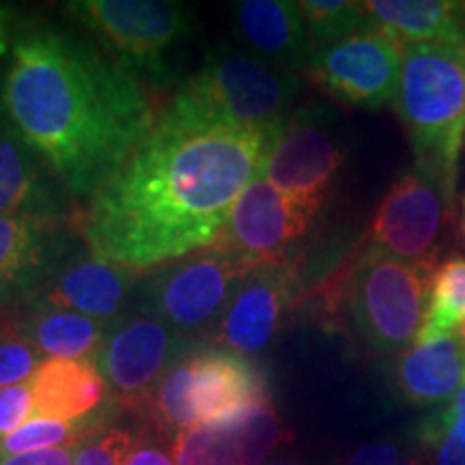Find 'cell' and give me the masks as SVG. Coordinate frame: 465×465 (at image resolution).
<instances>
[{
  "mask_svg": "<svg viewBox=\"0 0 465 465\" xmlns=\"http://www.w3.org/2000/svg\"><path fill=\"white\" fill-rule=\"evenodd\" d=\"M35 418L75 422L113 405L114 392L91 360L48 358L31 380Z\"/></svg>",
  "mask_w": 465,
  "mask_h": 465,
  "instance_id": "21",
  "label": "cell"
},
{
  "mask_svg": "<svg viewBox=\"0 0 465 465\" xmlns=\"http://www.w3.org/2000/svg\"><path fill=\"white\" fill-rule=\"evenodd\" d=\"M270 401V383L252 360L220 345H201L162 377L141 411L155 431L173 438Z\"/></svg>",
  "mask_w": 465,
  "mask_h": 465,
  "instance_id": "5",
  "label": "cell"
},
{
  "mask_svg": "<svg viewBox=\"0 0 465 465\" xmlns=\"http://www.w3.org/2000/svg\"><path fill=\"white\" fill-rule=\"evenodd\" d=\"M232 28L250 54L282 69H304L312 45L298 3L243 0L231 5Z\"/></svg>",
  "mask_w": 465,
  "mask_h": 465,
  "instance_id": "20",
  "label": "cell"
},
{
  "mask_svg": "<svg viewBox=\"0 0 465 465\" xmlns=\"http://www.w3.org/2000/svg\"><path fill=\"white\" fill-rule=\"evenodd\" d=\"M465 383V345L459 332L418 334L397 353L391 369L392 392L407 405H446Z\"/></svg>",
  "mask_w": 465,
  "mask_h": 465,
  "instance_id": "18",
  "label": "cell"
},
{
  "mask_svg": "<svg viewBox=\"0 0 465 465\" xmlns=\"http://www.w3.org/2000/svg\"><path fill=\"white\" fill-rule=\"evenodd\" d=\"M373 25L401 45L465 44V3L459 0H369Z\"/></svg>",
  "mask_w": 465,
  "mask_h": 465,
  "instance_id": "22",
  "label": "cell"
},
{
  "mask_svg": "<svg viewBox=\"0 0 465 465\" xmlns=\"http://www.w3.org/2000/svg\"><path fill=\"white\" fill-rule=\"evenodd\" d=\"M394 465H429V461H427V457H424L422 452L418 450V452H414V455H411V452H410V455L401 457Z\"/></svg>",
  "mask_w": 465,
  "mask_h": 465,
  "instance_id": "33",
  "label": "cell"
},
{
  "mask_svg": "<svg viewBox=\"0 0 465 465\" xmlns=\"http://www.w3.org/2000/svg\"><path fill=\"white\" fill-rule=\"evenodd\" d=\"M433 263L358 254L342 276L351 336L371 356H397L420 332Z\"/></svg>",
  "mask_w": 465,
  "mask_h": 465,
  "instance_id": "6",
  "label": "cell"
},
{
  "mask_svg": "<svg viewBox=\"0 0 465 465\" xmlns=\"http://www.w3.org/2000/svg\"><path fill=\"white\" fill-rule=\"evenodd\" d=\"M35 418V397L31 381L0 391V440L7 438Z\"/></svg>",
  "mask_w": 465,
  "mask_h": 465,
  "instance_id": "28",
  "label": "cell"
},
{
  "mask_svg": "<svg viewBox=\"0 0 465 465\" xmlns=\"http://www.w3.org/2000/svg\"><path fill=\"white\" fill-rule=\"evenodd\" d=\"M401 65L403 45L373 26L312 50L304 72L308 80L334 102L377 110L394 102Z\"/></svg>",
  "mask_w": 465,
  "mask_h": 465,
  "instance_id": "12",
  "label": "cell"
},
{
  "mask_svg": "<svg viewBox=\"0 0 465 465\" xmlns=\"http://www.w3.org/2000/svg\"><path fill=\"white\" fill-rule=\"evenodd\" d=\"M72 252L65 224L0 216V306L28 304Z\"/></svg>",
  "mask_w": 465,
  "mask_h": 465,
  "instance_id": "17",
  "label": "cell"
},
{
  "mask_svg": "<svg viewBox=\"0 0 465 465\" xmlns=\"http://www.w3.org/2000/svg\"><path fill=\"white\" fill-rule=\"evenodd\" d=\"M63 9L127 72L155 84L173 78L171 58L194 31V14L183 3L72 0Z\"/></svg>",
  "mask_w": 465,
  "mask_h": 465,
  "instance_id": "7",
  "label": "cell"
},
{
  "mask_svg": "<svg viewBox=\"0 0 465 465\" xmlns=\"http://www.w3.org/2000/svg\"><path fill=\"white\" fill-rule=\"evenodd\" d=\"M463 232H465V199H463Z\"/></svg>",
  "mask_w": 465,
  "mask_h": 465,
  "instance_id": "36",
  "label": "cell"
},
{
  "mask_svg": "<svg viewBox=\"0 0 465 465\" xmlns=\"http://www.w3.org/2000/svg\"><path fill=\"white\" fill-rule=\"evenodd\" d=\"M201 345L203 342L188 339L162 319L136 311L110 323L106 341L93 364L119 403L141 411L162 377L185 353Z\"/></svg>",
  "mask_w": 465,
  "mask_h": 465,
  "instance_id": "11",
  "label": "cell"
},
{
  "mask_svg": "<svg viewBox=\"0 0 465 465\" xmlns=\"http://www.w3.org/2000/svg\"><path fill=\"white\" fill-rule=\"evenodd\" d=\"M317 213V209L291 199L259 177L237 199L226 229L213 246L252 270L282 263L311 231Z\"/></svg>",
  "mask_w": 465,
  "mask_h": 465,
  "instance_id": "13",
  "label": "cell"
},
{
  "mask_svg": "<svg viewBox=\"0 0 465 465\" xmlns=\"http://www.w3.org/2000/svg\"><path fill=\"white\" fill-rule=\"evenodd\" d=\"M14 328L45 360H91L93 362L106 341L110 323L63 308L28 306L26 315L15 322Z\"/></svg>",
  "mask_w": 465,
  "mask_h": 465,
  "instance_id": "23",
  "label": "cell"
},
{
  "mask_svg": "<svg viewBox=\"0 0 465 465\" xmlns=\"http://www.w3.org/2000/svg\"><path fill=\"white\" fill-rule=\"evenodd\" d=\"M291 431L274 403L177 431L168 441L174 465H265Z\"/></svg>",
  "mask_w": 465,
  "mask_h": 465,
  "instance_id": "14",
  "label": "cell"
},
{
  "mask_svg": "<svg viewBox=\"0 0 465 465\" xmlns=\"http://www.w3.org/2000/svg\"><path fill=\"white\" fill-rule=\"evenodd\" d=\"M265 465H308L304 461H295V459H278V461H270Z\"/></svg>",
  "mask_w": 465,
  "mask_h": 465,
  "instance_id": "34",
  "label": "cell"
},
{
  "mask_svg": "<svg viewBox=\"0 0 465 465\" xmlns=\"http://www.w3.org/2000/svg\"><path fill=\"white\" fill-rule=\"evenodd\" d=\"M401 459L399 440H380L360 446L341 465H394Z\"/></svg>",
  "mask_w": 465,
  "mask_h": 465,
  "instance_id": "30",
  "label": "cell"
},
{
  "mask_svg": "<svg viewBox=\"0 0 465 465\" xmlns=\"http://www.w3.org/2000/svg\"><path fill=\"white\" fill-rule=\"evenodd\" d=\"M300 11L311 39L312 50L336 44L351 35L373 28V20L366 14L364 3L347 0H302Z\"/></svg>",
  "mask_w": 465,
  "mask_h": 465,
  "instance_id": "25",
  "label": "cell"
},
{
  "mask_svg": "<svg viewBox=\"0 0 465 465\" xmlns=\"http://www.w3.org/2000/svg\"><path fill=\"white\" fill-rule=\"evenodd\" d=\"M0 216L65 224V192L26 147L5 119H0Z\"/></svg>",
  "mask_w": 465,
  "mask_h": 465,
  "instance_id": "19",
  "label": "cell"
},
{
  "mask_svg": "<svg viewBox=\"0 0 465 465\" xmlns=\"http://www.w3.org/2000/svg\"><path fill=\"white\" fill-rule=\"evenodd\" d=\"M300 93L295 72L224 45L183 80L160 119L192 130H272L287 124Z\"/></svg>",
  "mask_w": 465,
  "mask_h": 465,
  "instance_id": "3",
  "label": "cell"
},
{
  "mask_svg": "<svg viewBox=\"0 0 465 465\" xmlns=\"http://www.w3.org/2000/svg\"><path fill=\"white\" fill-rule=\"evenodd\" d=\"M45 362L42 353L14 328H0V391L33 380Z\"/></svg>",
  "mask_w": 465,
  "mask_h": 465,
  "instance_id": "26",
  "label": "cell"
},
{
  "mask_svg": "<svg viewBox=\"0 0 465 465\" xmlns=\"http://www.w3.org/2000/svg\"><path fill=\"white\" fill-rule=\"evenodd\" d=\"M134 435L132 429L110 424L75 446L74 465H125Z\"/></svg>",
  "mask_w": 465,
  "mask_h": 465,
  "instance_id": "27",
  "label": "cell"
},
{
  "mask_svg": "<svg viewBox=\"0 0 465 465\" xmlns=\"http://www.w3.org/2000/svg\"><path fill=\"white\" fill-rule=\"evenodd\" d=\"M138 287V272L84 248L80 252H72L58 265L54 274L33 295L28 306L63 308L97 322L114 323L116 319L127 315Z\"/></svg>",
  "mask_w": 465,
  "mask_h": 465,
  "instance_id": "15",
  "label": "cell"
},
{
  "mask_svg": "<svg viewBox=\"0 0 465 465\" xmlns=\"http://www.w3.org/2000/svg\"><path fill=\"white\" fill-rule=\"evenodd\" d=\"M465 323V259L450 257L431 274L427 315L418 334L457 332Z\"/></svg>",
  "mask_w": 465,
  "mask_h": 465,
  "instance_id": "24",
  "label": "cell"
},
{
  "mask_svg": "<svg viewBox=\"0 0 465 465\" xmlns=\"http://www.w3.org/2000/svg\"><path fill=\"white\" fill-rule=\"evenodd\" d=\"M298 287V267L293 261L254 267L232 295L213 342L242 356H259L270 347L287 317Z\"/></svg>",
  "mask_w": 465,
  "mask_h": 465,
  "instance_id": "16",
  "label": "cell"
},
{
  "mask_svg": "<svg viewBox=\"0 0 465 465\" xmlns=\"http://www.w3.org/2000/svg\"><path fill=\"white\" fill-rule=\"evenodd\" d=\"M250 272L252 267L216 246L196 250L144 278L136 308L203 342L213 339L232 295Z\"/></svg>",
  "mask_w": 465,
  "mask_h": 465,
  "instance_id": "8",
  "label": "cell"
},
{
  "mask_svg": "<svg viewBox=\"0 0 465 465\" xmlns=\"http://www.w3.org/2000/svg\"><path fill=\"white\" fill-rule=\"evenodd\" d=\"M74 455L75 446H65V449H48L0 459V465H74Z\"/></svg>",
  "mask_w": 465,
  "mask_h": 465,
  "instance_id": "31",
  "label": "cell"
},
{
  "mask_svg": "<svg viewBox=\"0 0 465 465\" xmlns=\"http://www.w3.org/2000/svg\"><path fill=\"white\" fill-rule=\"evenodd\" d=\"M11 130L75 199H91L149 136L147 89L102 45L72 28H20L0 80Z\"/></svg>",
  "mask_w": 465,
  "mask_h": 465,
  "instance_id": "2",
  "label": "cell"
},
{
  "mask_svg": "<svg viewBox=\"0 0 465 465\" xmlns=\"http://www.w3.org/2000/svg\"><path fill=\"white\" fill-rule=\"evenodd\" d=\"M125 465H174L171 446L166 449V435L144 427L134 435V444L125 457Z\"/></svg>",
  "mask_w": 465,
  "mask_h": 465,
  "instance_id": "29",
  "label": "cell"
},
{
  "mask_svg": "<svg viewBox=\"0 0 465 465\" xmlns=\"http://www.w3.org/2000/svg\"><path fill=\"white\" fill-rule=\"evenodd\" d=\"M17 33V9L9 3H0V58L11 54Z\"/></svg>",
  "mask_w": 465,
  "mask_h": 465,
  "instance_id": "32",
  "label": "cell"
},
{
  "mask_svg": "<svg viewBox=\"0 0 465 465\" xmlns=\"http://www.w3.org/2000/svg\"><path fill=\"white\" fill-rule=\"evenodd\" d=\"M282 127L192 130L158 116L125 166L89 199L80 220L84 246L134 272L213 246Z\"/></svg>",
  "mask_w": 465,
  "mask_h": 465,
  "instance_id": "1",
  "label": "cell"
},
{
  "mask_svg": "<svg viewBox=\"0 0 465 465\" xmlns=\"http://www.w3.org/2000/svg\"><path fill=\"white\" fill-rule=\"evenodd\" d=\"M392 106L414 147L416 164L431 171L455 196L465 136V44L405 45Z\"/></svg>",
  "mask_w": 465,
  "mask_h": 465,
  "instance_id": "4",
  "label": "cell"
},
{
  "mask_svg": "<svg viewBox=\"0 0 465 465\" xmlns=\"http://www.w3.org/2000/svg\"><path fill=\"white\" fill-rule=\"evenodd\" d=\"M345 164L334 116L311 102L293 110L278 134L261 177L291 199L322 209Z\"/></svg>",
  "mask_w": 465,
  "mask_h": 465,
  "instance_id": "10",
  "label": "cell"
},
{
  "mask_svg": "<svg viewBox=\"0 0 465 465\" xmlns=\"http://www.w3.org/2000/svg\"><path fill=\"white\" fill-rule=\"evenodd\" d=\"M459 336H461V341H463V345H465V323H463V328H461V332H459Z\"/></svg>",
  "mask_w": 465,
  "mask_h": 465,
  "instance_id": "35",
  "label": "cell"
},
{
  "mask_svg": "<svg viewBox=\"0 0 465 465\" xmlns=\"http://www.w3.org/2000/svg\"><path fill=\"white\" fill-rule=\"evenodd\" d=\"M452 203L455 196L446 185L431 171L414 164L377 205L360 254L435 265Z\"/></svg>",
  "mask_w": 465,
  "mask_h": 465,
  "instance_id": "9",
  "label": "cell"
}]
</instances>
